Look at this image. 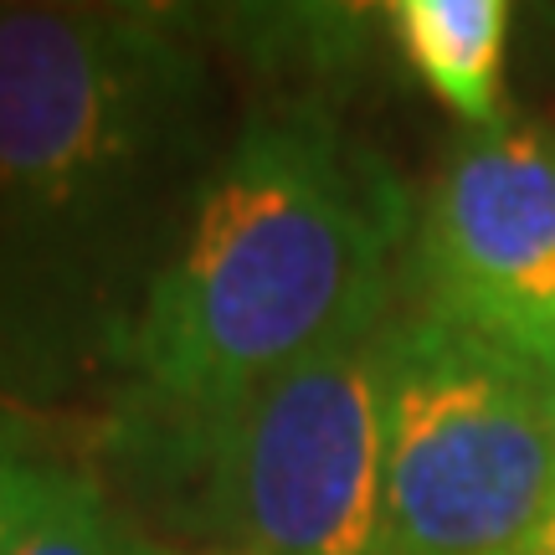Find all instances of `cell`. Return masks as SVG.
Returning <instances> with one entry per match:
<instances>
[{
    "label": "cell",
    "mask_w": 555,
    "mask_h": 555,
    "mask_svg": "<svg viewBox=\"0 0 555 555\" xmlns=\"http://www.w3.org/2000/svg\"><path fill=\"white\" fill-rule=\"evenodd\" d=\"M401 196L319 114H268L211 159L124 350L150 422L206 416L380 330Z\"/></svg>",
    "instance_id": "cell-1"
},
{
    "label": "cell",
    "mask_w": 555,
    "mask_h": 555,
    "mask_svg": "<svg viewBox=\"0 0 555 555\" xmlns=\"http://www.w3.org/2000/svg\"><path fill=\"white\" fill-rule=\"evenodd\" d=\"M191 26L139 5H0V294L114 298L206 139Z\"/></svg>",
    "instance_id": "cell-2"
},
{
    "label": "cell",
    "mask_w": 555,
    "mask_h": 555,
    "mask_svg": "<svg viewBox=\"0 0 555 555\" xmlns=\"http://www.w3.org/2000/svg\"><path fill=\"white\" fill-rule=\"evenodd\" d=\"M551 515L545 380L448 319L386 324L376 555H525Z\"/></svg>",
    "instance_id": "cell-3"
},
{
    "label": "cell",
    "mask_w": 555,
    "mask_h": 555,
    "mask_svg": "<svg viewBox=\"0 0 555 555\" xmlns=\"http://www.w3.org/2000/svg\"><path fill=\"white\" fill-rule=\"evenodd\" d=\"M380 330L298 360L221 412L150 422L170 468H185L201 540L221 555L380 551Z\"/></svg>",
    "instance_id": "cell-4"
},
{
    "label": "cell",
    "mask_w": 555,
    "mask_h": 555,
    "mask_svg": "<svg viewBox=\"0 0 555 555\" xmlns=\"http://www.w3.org/2000/svg\"><path fill=\"white\" fill-rule=\"evenodd\" d=\"M416 273L433 319L555 376V139L540 124L474 129L448 155Z\"/></svg>",
    "instance_id": "cell-5"
},
{
    "label": "cell",
    "mask_w": 555,
    "mask_h": 555,
    "mask_svg": "<svg viewBox=\"0 0 555 555\" xmlns=\"http://www.w3.org/2000/svg\"><path fill=\"white\" fill-rule=\"evenodd\" d=\"M504 0H401L391 5L401 57L437 99L474 129H494L499 119V73L509 41Z\"/></svg>",
    "instance_id": "cell-6"
},
{
    "label": "cell",
    "mask_w": 555,
    "mask_h": 555,
    "mask_svg": "<svg viewBox=\"0 0 555 555\" xmlns=\"http://www.w3.org/2000/svg\"><path fill=\"white\" fill-rule=\"evenodd\" d=\"M16 555H176L155 545L150 535H139L124 515L108 509V499L99 494V483L67 474L57 483L52 504L41 509V519L26 530Z\"/></svg>",
    "instance_id": "cell-7"
},
{
    "label": "cell",
    "mask_w": 555,
    "mask_h": 555,
    "mask_svg": "<svg viewBox=\"0 0 555 555\" xmlns=\"http://www.w3.org/2000/svg\"><path fill=\"white\" fill-rule=\"evenodd\" d=\"M62 478L67 474L52 468V463L31 448L26 422L0 406V555H16V545L41 519V509L52 504Z\"/></svg>",
    "instance_id": "cell-8"
},
{
    "label": "cell",
    "mask_w": 555,
    "mask_h": 555,
    "mask_svg": "<svg viewBox=\"0 0 555 555\" xmlns=\"http://www.w3.org/2000/svg\"><path fill=\"white\" fill-rule=\"evenodd\" d=\"M545 401H551V422H555V376H545Z\"/></svg>",
    "instance_id": "cell-9"
}]
</instances>
